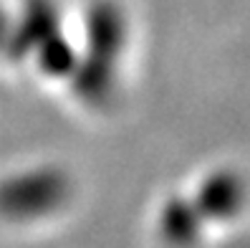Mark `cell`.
<instances>
[{
  "mask_svg": "<svg viewBox=\"0 0 250 248\" xmlns=\"http://www.w3.org/2000/svg\"><path fill=\"white\" fill-rule=\"evenodd\" d=\"M202 215L192 205H187L182 200H174L167 208V233L177 241V243H189L197 238L200 233Z\"/></svg>",
  "mask_w": 250,
  "mask_h": 248,
  "instance_id": "2",
  "label": "cell"
},
{
  "mask_svg": "<svg viewBox=\"0 0 250 248\" xmlns=\"http://www.w3.org/2000/svg\"><path fill=\"white\" fill-rule=\"evenodd\" d=\"M243 203H245V182H243V178H238V175L230 172V170H223V172L210 175V178L202 182L197 210L205 218L220 221V218L238 215Z\"/></svg>",
  "mask_w": 250,
  "mask_h": 248,
  "instance_id": "1",
  "label": "cell"
}]
</instances>
